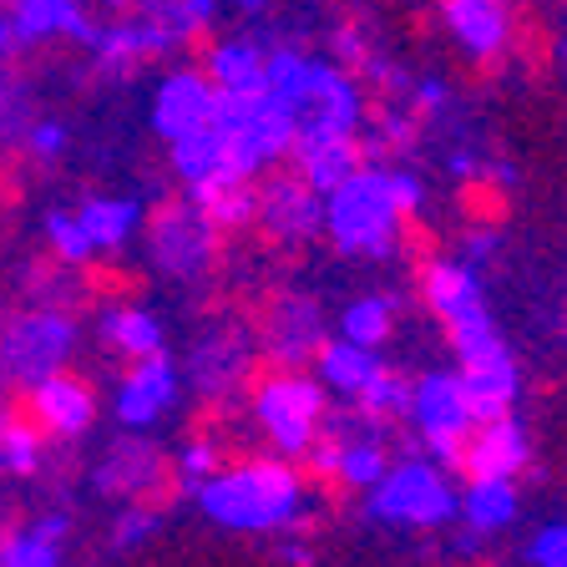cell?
<instances>
[{"label":"cell","instance_id":"obj_1","mask_svg":"<svg viewBox=\"0 0 567 567\" xmlns=\"http://www.w3.org/2000/svg\"><path fill=\"white\" fill-rule=\"evenodd\" d=\"M330 208H324V224H330V238L344 248V254H390L395 234H401V218L421 208V188L415 177L405 173H375V167H360L340 183V188L324 193Z\"/></svg>","mask_w":567,"mask_h":567},{"label":"cell","instance_id":"obj_2","mask_svg":"<svg viewBox=\"0 0 567 567\" xmlns=\"http://www.w3.org/2000/svg\"><path fill=\"white\" fill-rule=\"evenodd\" d=\"M198 502L213 522L238 532H269L299 512V472L289 461L248 456L228 472H213L198 482Z\"/></svg>","mask_w":567,"mask_h":567},{"label":"cell","instance_id":"obj_3","mask_svg":"<svg viewBox=\"0 0 567 567\" xmlns=\"http://www.w3.org/2000/svg\"><path fill=\"white\" fill-rule=\"evenodd\" d=\"M370 512L401 527H441L456 512V496L431 461H405L370 486Z\"/></svg>","mask_w":567,"mask_h":567},{"label":"cell","instance_id":"obj_4","mask_svg":"<svg viewBox=\"0 0 567 567\" xmlns=\"http://www.w3.org/2000/svg\"><path fill=\"white\" fill-rule=\"evenodd\" d=\"M142 228H147V244H153L157 264L167 274H183V279L203 274L213 264V254L224 248V238L203 224V213L193 208V198H177V193L173 198H157L153 213L142 218Z\"/></svg>","mask_w":567,"mask_h":567},{"label":"cell","instance_id":"obj_5","mask_svg":"<svg viewBox=\"0 0 567 567\" xmlns=\"http://www.w3.org/2000/svg\"><path fill=\"white\" fill-rule=\"evenodd\" d=\"M71 324L66 315L47 305H25L0 319V370L6 375H47L71 354Z\"/></svg>","mask_w":567,"mask_h":567},{"label":"cell","instance_id":"obj_6","mask_svg":"<svg viewBox=\"0 0 567 567\" xmlns=\"http://www.w3.org/2000/svg\"><path fill=\"white\" fill-rule=\"evenodd\" d=\"M411 421L421 425L425 446L436 451V456L456 461L461 446H466V431L476 425L461 375H425L421 385L411 390Z\"/></svg>","mask_w":567,"mask_h":567},{"label":"cell","instance_id":"obj_7","mask_svg":"<svg viewBox=\"0 0 567 567\" xmlns=\"http://www.w3.org/2000/svg\"><path fill=\"white\" fill-rule=\"evenodd\" d=\"M456 461L466 466L472 482H512L527 466V436L512 415H492V421H476L466 431V446Z\"/></svg>","mask_w":567,"mask_h":567},{"label":"cell","instance_id":"obj_8","mask_svg":"<svg viewBox=\"0 0 567 567\" xmlns=\"http://www.w3.org/2000/svg\"><path fill=\"white\" fill-rule=\"evenodd\" d=\"M35 380H41V401H47V415H51V425L61 431V441H76L86 425H92V415H96L92 375H82L76 365L61 360L56 370H47V375H35Z\"/></svg>","mask_w":567,"mask_h":567},{"label":"cell","instance_id":"obj_9","mask_svg":"<svg viewBox=\"0 0 567 567\" xmlns=\"http://www.w3.org/2000/svg\"><path fill=\"white\" fill-rule=\"evenodd\" d=\"M425 305L436 309V319L446 324V330H456V324H466V319L486 315L482 305V284H476V274L466 269V264H425Z\"/></svg>","mask_w":567,"mask_h":567},{"label":"cell","instance_id":"obj_10","mask_svg":"<svg viewBox=\"0 0 567 567\" xmlns=\"http://www.w3.org/2000/svg\"><path fill=\"white\" fill-rule=\"evenodd\" d=\"M122 390H117V411L127 425H147L167 411L173 401V370H167V354H147L137 365L122 370Z\"/></svg>","mask_w":567,"mask_h":567},{"label":"cell","instance_id":"obj_11","mask_svg":"<svg viewBox=\"0 0 567 567\" xmlns=\"http://www.w3.org/2000/svg\"><path fill=\"white\" fill-rule=\"evenodd\" d=\"M41 163H47V157L35 153L31 142L6 137V132H0V244L11 238L16 213L25 208L35 177H41Z\"/></svg>","mask_w":567,"mask_h":567},{"label":"cell","instance_id":"obj_12","mask_svg":"<svg viewBox=\"0 0 567 567\" xmlns=\"http://www.w3.org/2000/svg\"><path fill=\"white\" fill-rule=\"evenodd\" d=\"M102 350L117 360V375L147 354H163V330H157L153 315L122 305V309H106L102 315Z\"/></svg>","mask_w":567,"mask_h":567},{"label":"cell","instance_id":"obj_13","mask_svg":"<svg viewBox=\"0 0 567 567\" xmlns=\"http://www.w3.org/2000/svg\"><path fill=\"white\" fill-rule=\"evenodd\" d=\"M461 385H466L476 421H492V415H507L512 401H517V365L502 350L492 360H482V365H461Z\"/></svg>","mask_w":567,"mask_h":567},{"label":"cell","instance_id":"obj_14","mask_svg":"<svg viewBox=\"0 0 567 567\" xmlns=\"http://www.w3.org/2000/svg\"><path fill=\"white\" fill-rule=\"evenodd\" d=\"M163 461L167 456L153 446V441H122V446H112V456L96 466V486H102L106 496L127 502L132 492H142V486L163 472Z\"/></svg>","mask_w":567,"mask_h":567},{"label":"cell","instance_id":"obj_15","mask_svg":"<svg viewBox=\"0 0 567 567\" xmlns=\"http://www.w3.org/2000/svg\"><path fill=\"white\" fill-rule=\"evenodd\" d=\"M315 370L330 390H340V395H360V390L370 385V375L380 370V360H375L370 344L334 340V344H319L315 350Z\"/></svg>","mask_w":567,"mask_h":567},{"label":"cell","instance_id":"obj_16","mask_svg":"<svg viewBox=\"0 0 567 567\" xmlns=\"http://www.w3.org/2000/svg\"><path fill=\"white\" fill-rule=\"evenodd\" d=\"M244 365H248V350L234 340V334H213V340L198 350V360H193L203 395H228V390L238 385V375H244Z\"/></svg>","mask_w":567,"mask_h":567},{"label":"cell","instance_id":"obj_17","mask_svg":"<svg viewBox=\"0 0 567 567\" xmlns=\"http://www.w3.org/2000/svg\"><path fill=\"white\" fill-rule=\"evenodd\" d=\"M461 517L472 522V532H496L517 517V486L512 482H472V492L461 496Z\"/></svg>","mask_w":567,"mask_h":567},{"label":"cell","instance_id":"obj_18","mask_svg":"<svg viewBox=\"0 0 567 567\" xmlns=\"http://www.w3.org/2000/svg\"><path fill=\"white\" fill-rule=\"evenodd\" d=\"M76 218H82L92 248H122V244H127V234L137 228V208H132V203H117V198L86 203Z\"/></svg>","mask_w":567,"mask_h":567},{"label":"cell","instance_id":"obj_19","mask_svg":"<svg viewBox=\"0 0 567 567\" xmlns=\"http://www.w3.org/2000/svg\"><path fill=\"white\" fill-rule=\"evenodd\" d=\"M390 324H395V305H390V299H375V295L360 299V305H350V309H344V319H340L344 340L370 344V350H375V344L390 334Z\"/></svg>","mask_w":567,"mask_h":567},{"label":"cell","instance_id":"obj_20","mask_svg":"<svg viewBox=\"0 0 567 567\" xmlns=\"http://www.w3.org/2000/svg\"><path fill=\"white\" fill-rule=\"evenodd\" d=\"M385 451L375 446V441H344L340 446V461H334V476H340L344 486H360V492H370V486L385 476Z\"/></svg>","mask_w":567,"mask_h":567},{"label":"cell","instance_id":"obj_21","mask_svg":"<svg viewBox=\"0 0 567 567\" xmlns=\"http://www.w3.org/2000/svg\"><path fill=\"white\" fill-rule=\"evenodd\" d=\"M370 415H411V380L395 375V370H375L370 385L360 390Z\"/></svg>","mask_w":567,"mask_h":567},{"label":"cell","instance_id":"obj_22","mask_svg":"<svg viewBox=\"0 0 567 567\" xmlns=\"http://www.w3.org/2000/svg\"><path fill=\"white\" fill-rule=\"evenodd\" d=\"M0 567H56V543H47L41 532H21L0 547Z\"/></svg>","mask_w":567,"mask_h":567},{"label":"cell","instance_id":"obj_23","mask_svg":"<svg viewBox=\"0 0 567 567\" xmlns=\"http://www.w3.org/2000/svg\"><path fill=\"white\" fill-rule=\"evenodd\" d=\"M47 238H51V248H56L66 264H82L86 254H92V238H86L82 218H66V213H51L47 218Z\"/></svg>","mask_w":567,"mask_h":567},{"label":"cell","instance_id":"obj_24","mask_svg":"<svg viewBox=\"0 0 567 567\" xmlns=\"http://www.w3.org/2000/svg\"><path fill=\"white\" fill-rule=\"evenodd\" d=\"M532 567H567V522L547 527L537 543H532Z\"/></svg>","mask_w":567,"mask_h":567},{"label":"cell","instance_id":"obj_25","mask_svg":"<svg viewBox=\"0 0 567 567\" xmlns=\"http://www.w3.org/2000/svg\"><path fill=\"white\" fill-rule=\"evenodd\" d=\"M61 142H66V137H61V127H51V122H41V127L31 132V147H35V153H41V157L61 153Z\"/></svg>","mask_w":567,"mask_h":567},{"label":"cell","instance_id":"obj_26","mask_svg":"<svg viewBox=\"0 0 567 567\" xmlns=\"http://www.w3.org/2000/svg\"><path fill=\"white\" fill-rule=\"evenodd\" d=\"M157 11H173V16H188V11H208V0H147Z\"/></svg>","mask_w":567,"mask_h":567},{"label":"cell","instance_id":"obj_27","mask_svg":"<svg viewBox=\"0 0 567 567\" xmlns=\"http://www.w3.org/2000/svg\"><path fill=\"white\" fill-rule=\"evenodd\" d=\"M563 6H567V0H563Z\"/></svg>","mask_w":567,"mask_h":567}]
</instances>
